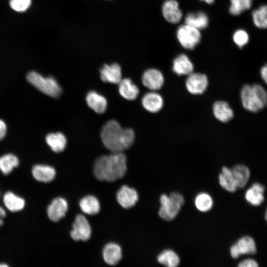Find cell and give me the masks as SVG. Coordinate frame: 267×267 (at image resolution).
Masks as SVG:
<instances>
[{
	"label": "cell",
	"instance_id": "obj_24",
	"mask_svg": "<svg viewBox=\"0 0 267 267\" xmlns=\"http://www.w3.org/2000/svg\"><path fill=\"white\" fill-rule=\"evenodd\" d=\"M219 182L221 186L228 192H234L238 189L231 169L227 167L222 168L219 176Z\"/></svg>",
	"mask_w": 267,
	"mask_h": 267
},
{
	"label": "cell",
	"instance_id": "obj_32",
	"mask_svg": "<svg viewBox=\"0 0 267 267\" xmlns=\"http://www.w3.org/2000/svg\"><path fill=\"white\" fill-rule=\"evenodd\" d=\"M253 21L258 28H267V5H262L255 9L252 13Z\"/></svg>",
	"mask_w": 267,
	"mask_h": 267
},
{
	"label": "cell",
	"instance_id": "obj_19",
	"mask_svg": "<svg viewBox=\"0 0 267 267\" xmlns=\"http://www.w3.org/2000/svg\"><path fill=\"white\" fill-rule=\"evenodd\" d=\"M264 186L258 182L254 183L245 194L246 200L251 205L258 206L264 201Z\"/></svg>",
	"mask_w": 267,
	"mask_h": 267
},
{
	"label": "cell",
	"instance_id": "obj_23",
	"mask_svg": "<svg viewBox=\"0 0 267 267\" xmlns=\"http://www.w3.org/2000/svg\"><path fill=\"white\" fill-rule=\"evenodd\" d=\"M184 22L185 24L200 30L207 27L209 19L205 12L198 11L188 13L185 17Z\"/></svg>",
	"mask_w": 267,
	"mask_h": 267
},
{
	"label": "cell",
	"instance_id": "obj_29",
	"mask_svg": "<svg viewBox=\"0 0 267 267\" xmlns=\"http://www.w3.org/2000/svg\"><path fill=\"white\" fill-rule=\"evenodd\" d=\"M158 262L168 267H176L180 262L178 255L173 250L166 249L161 252L157 256Z\"/></svg>",
	"mask_w": 267,
	"mask_h": 267
},
{
	"label": "cell",
	"instance_id": "obj_35",
	"mask_svg": "<svg viewBox=\"0 0 267 267\" xmlns=\"http://www.w3.org/2000/svg\"><path fill=\"white\" fill-rule=\"evenodd\" d=\"M32 0H10L9 5L14 10L22 12L27 10L31 5Z\"/></svg>",
	"mask_w": 267,
	"mask_h": 267
},
{
	"label": "cell",
	"instance_id": "obj_1",
	"mask_svg": "<svg viewBox=\"0 0 267 267\" xmlns=\"http://www.w3.org/2000/svg\"><path fill=\"white\" fill-rule=\"evenodd\" d=\"M101 138L106 148L113 152H122L133 144L135 134L131 128H123L114 120L107 121L101 131Z\"/></svg>",
	"mask_w": 267,
	"mask_h": 267
},
{
	"label": "cell",
	"instance_id": "obj_26",
	"mask_svg": "<svg viewBox=\"0 0 267 267\" xmlns=\"http://www.w3.org/2000/svg\"><path fill=\"white\" fill-rule=\"evenodd\" d=\"M45 141L55 152H60L63 151L67 144L65 136L60 132L48 134L45 137Z\"/></svg>",
	"mask_w": 267,
	"mask_h": 267
},
{
	"label": "cell",
	"instance_id": "obj_13",
	"mask_svg": "<svg viewBox=\"0 0 267 267\" xmlns=\"http://www.w3.org/2000/svg\"><path fill=\"white\" fill-rule=\"evenodd\" d=\"M162 9L164 18L171 23H178L182 17V13L176 0H166L163 4Z\"/></svg>",
	"mask_w": 267,
	"mask_h": 267
},
{
	"label": "cell",
	"instance_id": "obj_39",
	"mask_svg": "<svg viewBox=\"0 0 267 267\" xmlns=\"http://www.w3.org/2000/svg\"><path fill=\"white\" fill-rule=\"evenodd\" d=\"M6 216V213L4 210L0 206V226L2 225L3 223V218Z\"/></svg>",
	"mask_w": 267,
	"mask_h": 267
},
{
	"label": "cell",
	"instance_id": "obj_40",
	"mask_svg": "<svg viewBox=\"0 0 267 267\" xmlns=\"http://www.w3.org/2000/svg\"><path fill=\"white\" fill-rule=\"evenodd\" d=\"M200 0L204 1L208 4H211L214 1V0Z\"/></svg>",
	"mask_w": 267,
	"mask_h": 267
},
{
	"label": "cell",
	"instance_id": "obj_10",
	"mask_svg": "<svg viewBox=\"0 0 267 267\" xmlns=\"http://www.w3.org/2000/svg\"><path fill=\"white\" fill-rule=\"evenodd\" d=\"M143 85L152 91L160 89L164 83V77L162 73L155 68H150L144 72L141 78Z\"/></svg>",
	"mask_w": 267,
	"mask_h": 267
},
{
	"label": "cell",
	"instance_id": "obj_3",
	"mask_svg": "<svg viewBox=\"0 0 267 267\" xmlns=\"http://www.w3.org/2000/svg\"><path fill=\"white\" fill-rule=\"evenodd\" d=\"M240 97L243 107L251 113H258L267 106V90L258 83L244 85Z\"/></svg>",
	"mask_w": 267,
	"mask_h": 267
},
{
	"label": "cell",
	"instance_id": "obj_2",
	"mask_svg": "<svg viewBox=\"0 0 267 267\" xmlns=\"http://www.w3.org/2000/svg\"><path fill=\"white\" fill-rule=\"evenodd\" d=\"M126 162V157L122 152H113L102 156L95 162L94 176L101 181L117 180L125 176L127 170Z\"/></svg>",
	"mask_w": 267,
	"mask_h": 267
},
{
	"label": "cell",
	"instance_id": "obj_4",
	"mask_svg": "<svg viewBox=\"0 0 267 267\" xmlns=\"http://www.w3.org/2000/svg\"><path fill=\"white\" fill-rule=\"evenodd\" d=\"M160 207L158 215L166 221L173 220L178 215L184 203L182 194L178 192H172L169 195L162 194L159 199Z\"/></svg>",
	"mask_w": 267,
	"mask_h": 267
},
{
	"label": "cell",
	"instance_id": "obj_12",
	"mask_svg": "<svg viewBox=\"0 0 267 267\" xmlns=\"http://www.w3.org/2000/svg\"><path fill=\"white\" fill-rule=\"evenodd\" d=\"M117 200L123 208L129 209L135 205L138 200V194L135 189L123 185L117 193Z\"/></svg>",
	"mask_w": 267,
	"mask_h": 267
},
{
	"label": "cell",
	"instance_id": "obj_21",
	"mask_svg": "<svg viewBox=\"0 0 267 267\" xmlns=\"http://www.w3.org/2000/svg\"><path fill=\"white\" fill-rule=\"evenodd\" d=\"M32 175L35 179L39 181L49 182L55 178L56 171L50 166L37 165L32 169Z\"/></svg>",
	"mask_w": 267,
	"mask_h": 267
},
{
	"label": "cell",
	"instance_id": "obj_20",
	"mask_svg": "<svg viewBox=\"0 0 267 267\" xmlns=\"http://www.w3.org/2000/svg\"><path fill=\"white\" fill-rule=\"evenodd\" d=\"M88 106L95 112L103 113L107 108V102L106 98L95 91L89 92L86 97Z\"/></svg>",
	"mask_w": 267,
	"mask_h": 267
},
{
	"label": "cell",
	"instance_id": "obj_25",
	"mask_svg": "<svg viewBox=\"0 0 267 267\" xmlns=\"http://www.w3.org/2000/svg\"><path fill=\"white\" fill-rule=\"evenodd\" d=\"M238 188H243L247 183L250 176L249 168L243 164H237L230 168Z\"/></svg>",
	"mask_w": 267,
	"mask_h": 267
},
{
	"label": "cell",
	"instance_id": "obj_8",
	"mask_svg": "<svg viewBox=\"0 0 267 267\" xmlns=\"http://www.w3.org/2000/svg\"><path fill=\"white\" fill-rule=\"evenodd\" d=\"M91 234V229L86 218L81 214L78 215L73 224V229L70 232L72 238L75 241H87Z\"/></svg>",
	"mask_w": 267,
	"mask_h": 267
},
{
	"label": "cell",
	"instance_id": "obj_11",
	"mask_svg": "<svg viewBox=\"0 0 267 267\" xmlns=\"http://www.w3.org/2000/svg\"><path fill=\"white\" fill-rule=\"evenodd\" d=\"M68 208L67 201L63 198L57 197L54 199L48 206V217L53 222H58L65 216Z\"/></svg>",
	"mask_w": 267,
	"mask_h": 267
},
{
	"label": "cell",
	"instance_id": "obj_9",
	"mask_svg": "<svg viewBox=\"0 0 267 267\" xmlns=\"http://www.w3.org/2000/svg\"><path fill=\"white\" fill-rule=\"evenodd\" d=\"M209 84L207 77L200 73H191L187 75L185 80L187 90L193 95L203 93L207 89Z\"/></svg>",
	"mask_w": 267,
	"mask_h": 267
},
{
	"label": "cell",
	"instance_id": "obj_17",
	"mask_svg": "<svg viewBox=\"0 0 267 267\" xmlns=\"http://www.w3.org/2000/svg\"><path fill=\"white\" fill-rule=\"evenodd\" d=\"M193 69L192 62L184 54H179L173 61L172 70L178 76H187L193 72Z\"/></svg>",
	"mask_w": 267,
	"mask_h": 267
},
{
	"label": "cell",
	"instance_id": "obj_30",
	"mask_svg": "<svg viewBox=\"0 0 267 267\" xmlns=\"http://www.w3.org/2000/svg\"><path fill=\"white\" fill-rule=\"evenodd\" d=\"M213 204L212 197L206 192H201L195 198V206L198 211L202 212L209 211L212 208Z\"/></svg>",
	"mask_w": 267,
	"mask_h": 267
},
{
	"label": "cell",
	"instance_id": "obj_6",
	"mask_svg": "<svg viewBox=\"0 0 267 267\" xmlns=\"http://www.w3.org/2000/svg\"><path fill=\"white\" fill-rule=\"evenodd\" d=\"M176 35L181 46L188 49H193L201 38L199 30L185 24L178 28Z\"/></svg>",
	"mask_w": 267,
	"mask_h": 267
},
{
	"label": "cell",
	"instance_id": "obj_28",
	"mask_svg": "<svg viewBox=\"0 0 267 267\" xmlns=\"http://www.w3.org/2000/svg\"><path fill=\"white\" fill-rule=\"evenodd\" d=\"M3 201L6 208L12 212L21 211L25 204L24 199L10 191L5 193Z\"/></svg>",
	"mask_w": 267,
	"mask_h": 267
},
{
	"label": "cell",
	"instance_id": "obj_31",
	"mask_svg": "<svg viewBox=\"0 0 267 267\" xmlns=\"http://www.w3.org/2000/svg\"><path fill=\"white\" fill-rule=\"evenodd\" d=\"M19 165L17 157L12 154H7L0 157V170L4 175L9 174Z\"/></svg>",
	"mask_w": 267,
	"mask_h": 267
},
{
	"label": "cell",
	"instance_id": "obj_42",
	"mask_svg": "<svg viewBox=\"0 0 267 267\" xmlns=\"http://www.w3.org/2000/svg\"><path fill=\"white\" fill-rule=\"evenodd\" d=\"M8 266L6 264H0V267H7Z\"/></svg>",
	"mask_w": 267,
	"mask_h": 267
},
{
	"label": "cell",
	"instance_id": "obj_34",
	"mask_svg": "<svg viewBox=\"0 0 267 267\" xmlns=\"http://www.w3.org/2000/svg\"><path fill=\"white\" fill-rule=\"evenodd\" d=\"M233 40L234 43L239 47L242 48L248 43L249 36L246 31L243 29H239L234 33Z\"/></svg>",
	"mask_w": 267,
	"mask_h": 267
},
{
	"label": "cell",
	"instance_id": "obj_16",
	"mask_svg": "<svg viewBox=\"0 0 267 267\" xmlns=\"http://www.w3.org/2000/svg\"><path fill=\"white\" fill-rule=\"evenodd\" d=\"M100 78L102 81L113 84H118L122 80L120 66L117 63L104 65L100 70Z\"/></svg>",
	"mask_w": 267,
	"mask_h": 267
},
{
	"label": "cell",
	"instance_id": "obj_27",
	"mask_svg": "<svg viewBox=\"0 0 267 267\" xmlns=\"http://www.w3.org/2000/svg\"><path fill=\"white\" fill-rule=\"evenodd\" d=\"M79 205L82 212L89 215L97 214L100 209L98 200L92 195H88L83 197L80 200Z\"/></svg>",
	"mask_w": 267,
	"mask_h": 267
},
{
	"label": "cell",
	"instance_id": "obj_5",
	"mask_svg": "<svg viewBox=\"0 0 267 267\" xmlns=\"http://www.w3.org/2000/svg\"><path fill=\"white\" fill-rule=\"evenodd\" d=\"M28 81L43 93L52 97H57L62 93V89L52 77H44L40 74L31 71L27 76Z\"/></svg>",
	"mask_w": 267,
	"mask_h": 267
},
{
	"label": "cell",
	"instance_id": "obj_18",
	"mask_svg": "<svg viewBox=\"0 0 267 267\" xmlns=\"http://www.w3.org/2000/svg\"><path fill=\"white\" fill-rule=\"evenodd\" d=\"M102 255L103 260L107 264L115 266L122 259V249L118 244L109 243L104 246Z\"/></svg>",
	"mask_w": 267,
	"mask_h": 267
},
{
	"label": "cell",
	"instance_id": "obj_33",
	"mask_svg": "<svg viewBox=\"0 0 267 267\" xmlns=\"http://www.w3.org/2000/svg\"><path fill=\"white\" fill-rule=\"evenodd\" d=\"M252 2V0H230L229 11L232 15H238L242 12L250 9Z\"/></svg>",
	"mask_w": 267,
	"mask_h": 267
},
{
	"label": "cell",
	"instance_id": "obj_22",
	"mask_svg": "<svg viewBox=\"0 0 267 267\" xmlns=\"http://www.w3.org/2000/svg\"><path fill=\"white\" fill-rule=\"evenodd\" d=\"M118 84L119 91L122 97L129 100H133L137 97L139 89L130 79H122Z\"/></svg>",
	"mask_w": 267,
	"mask_h": 267
},
{
	"label": "cell",
	"instance_id": "obj_15",
	"mask_svg": "<svg viewBox=\"0 0 267 267\" xmlns=\"http://www.w3.org/2000/svg\"><path fill=\"white\" fill-rule=\"evenodd\" d=\"M212 110L215 117L222 123L229 122L234 116L233 109L230 105L225 101H216L213 104Z\"/></svg>",
	"mask_w": 267,
	"mask_h": 267
},
{
	"label": "cell",
	"instance_id": "obj_41",
	"mask_svg": "<svg viewBox=\"0 0 267 267\" xmlns=\"http://www.w3.org/2000/svg\"><path fill=\"white\" fill-rule=\"evenodd\" d=\"M265 218L266 220L267 221V209H266L265 215Z\"/></svg>",
	"mask_w": 267,
	"mask_h": 267
},
{
	"label": "cell",
	"instance_id": "obj_7",
	"mask_svg": "<svg viewBox=\"0 0 267 267\" xmlns=\"http://www.w3.org/2000/svg\"><path fill=\"white\" fill-rule=\"evenodd\" d=\"M256 252V243L249 236L242 237L230 248V254L233 259L243 255H254Z\"/></svg>",
	"mask_w": 267,
	"mask_h": 267
},
{
	"label": "cell",
	"instance_id": "obj_14",
	"mask_svg": "<svg viewBox=\"0 0 267 267\" xmlns=\"http://www.w3.org/2000/svg\"><path fill=\"white\" fill-rule=\"evenodd\" d=\"M141 104L143 108L150 113H157L164 105L162 96L156 91L146 93L142 97Z\"/></svg>",
	"mask_w": 267,
	"mask_h": 267
},
{
	"label": "cell",
	"instance_id": "obj_37",
	"mask_svg": "<svg viewBox=\"0 0 267 267\" xmlns=\"http://www.w3.org/2000/svg\"><path fill=\"white\" fill-rule=\"evenodd\" d=\"M260 74L264 83L267 85V63L261 67Z\"/></svg>",
	"mask_w": 267,
	"mask_h": 267
},
{
	"label": "cell",
	"instance_id": "obj_38",
	"mask_svg": "<svg viewBox=\"0 0 267 267\" xmlns=\"http://www.w3.org/2000/svg\"><path fill=\"white\" fill-rule=\"evenodd\" d=\"M6 126L5 123L1 120H0V140L2 139L6 133Z\"/></svg>",
	"mask_w": 267,
	"mask_h": 267
},
{
	"label": "cell",
	"instance_id": "obj_36",
	"mask_svg": "<svg viewBox=\"0 0 267 267\" xmlns=\"http://www.w3.org/2000/svg\"><path fill=\"white\" fill-rule=\"evenodd\" d=\"M259 265L258 263L252 259H246L241 261L238 265L239 267H257Z\"/></svg>",
	"mask_w": 267,
	"mask_h": 267
}]
</instances>
